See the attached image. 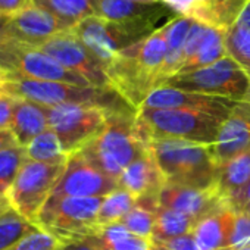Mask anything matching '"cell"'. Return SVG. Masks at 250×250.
Returning <instances> with one entry per match:
<instances>
[{
    "instance_id": "obj_25",
    "label": "cell",
    "mask_w": 250,
    "mask_h": 250,
    "mask_svg": "<svg viewBox=\"0 0 250 250\" xmlns=\"http://www.w3.org/2000/svg\"><path fill=\"white\" fill-rule=\"evenodd\" d=\"M227 56L225 50V30L209 27L203 42L200 43L196 53L181 66L178 74L191 72L205 66H209Z\"/></svg>"
},
{
    "instance_id": "obj_9",
    "label": "cell",
    "mask_w": 250,
    "mask_h": 250,
    "mask_svg": "<svg viewBox=\"0 0 250 250\" xmlns=\"http://www.w3.org/2000/svg\"><path fill=\"white\" fill-rule=\"evenodd\" d=\"M112 110L115 109L78 103L47 107L49 130L58 136L65 152L72 155L103 130Z\"/></svg>"
},
{
    "instance_id": "obj_43",
    "label": "cell",
    "mask_w": 250,
    "mask_h": 250,
    "mask_svg": "<svg viewBox=\"0 0 250 250\" xmlns=\"http://www.w3.org/2000/svg\"><path fill=\"white\" fill-rule=\"evenodd\" d=\"M20 146L14 133L11 130H0V152L8 150L11 147Z\"/></svg>"
},
{
    "instance_id": "obj_23",
    "label": "cell",
    "mask_w": 250,
    "mask_h": 250,
    "mask_svg": "<svg viewBox=\"0 0 250 250\" xmlns=\"http://www.w3.org/2000/svg\"><path fill=\"white\" fill-rule=\"evenodd\" d=\"M193 24L194 20L188 17H175L167 22V55L159 74L158 87L164 85L171 77L180 72L184 61V46Z\"/></svg>"
},
{
    "instance_id": "obj_35",
    "label": "cell",
    "mask_w": 250,
    "mask_h": 250,
    "mask_svg": "<svg viewBox=\"0 0 250 250\" xmlns=\"http://www.w3.org/2000/svg\"><path fill=\"white\" fill-rule=\"evenodd\" d=\"M63 246L65 244H62L56 237L37 228L18 241L11 250H62Z\"/></svg>"
},
{
    "instance_id": "obj_27",
    "label": "cell",
    "mask_w": 250,
    "mask_h": 250,
    "mask_svg": "<svg viewBox=\"0 0 250 250\" xmlns=\"http://www.w3.org/2000/svg\"><path fill=\"white\" fill-rule=\"evenodd\" d=\"M197 221L199 219L190 215L181 213L169 208L159 206L156 210V221H155L152 240L165 241V240L177 238L181 235L193 234V229Z\"/></svg>"
},
{
    "instance_id": "obj_4",
    "label": "cell",
    "mask_w": 250,
    "mask_h": 250,
    "mask_svg": "<svg viewBox=\"0 0 250 250\" xmlns=\"http://www.w3.org/2000/svg\"><path fill=\"white\" fill-rule=\"evenodd\" d=\"M103 197L50 196L36 219V225L56 237L62 244H71L102 232L99 210Z\"/></svg>"
},
{
    "instance_id": "obj_31",
    "label": "cell",
    "mask_w": 250,
    "mask_h": 250,
    "mask_svg": "<svg viewBox=\"0 0 250 250\" xmlns=\"http://www.w3.org/2000/svg\"><path fill=\"white\" fill-rule=\"evenodd\" d=\"M139 197L131 194L127 190L118 188L113 193L103 197L100 210H99V224L102 228L113 224H121L127 213L137 205Z\"/></svg>"
},
{
    "instance_id": "obj_10",
    "label": "cell",
    "mask_w": 250,
    "mask_h": 250,
    "mask_svg": "<svg viewBox=\"0 0 250 250\" xmlns=\"http://www.w3.org/2000/svg\"><path fill=\"white\" fill-rule=\"evenodd\" d=\"M65 167L66 164L25 161L8 191L12 209L36 224L39 213L53 194Z\"/></svg>"
},
{
    "instance_id": "obj_48",
    "label": "cell",
    "mask_w": 250,
    "mask_h": 250,
    "mask_svg": "<svg viewBox=\"0 0 250 250\" xmlns=\"http://www.w3.org/2000/svg\"><path fill=\"white\" fill-rule=\"evenodd\" d=\"M133 2H139V3H156L158 0H133Z\"/></svg>"
},
{
    "instance_id": "obj_16",
    "label": "cell",
    "mask_w": 250,
    "mask_h": 250,
    "mask_svg": "<svg viewBox=\"0 0 250 250\" xmlns=\"http://www.w3.org/2000/svg\"><path fill=\"white\" fill-rule=\"evenodd\" d=\"M212 149L219 168L250 150V102H237L228 118L222 122Z\"/></svg>"
},
{
    "instance_id": "obj_49",
    "label": "cell",
    "mask_w": 250,
    "mask_h": 250,
    "mask_svg": "<svg viewBox=\"0 0 250 250\" xmlns=\"http://www.w3.org/2000/svg\"><path fill=\"white\" fill-rule=\"evenodd\" d=\"M238 250H250V244H249V246H244V247H241V249H238Z\"/></svg>"
},
{
    "instance_id": "obj_29",
    "label": "cell",
    "mask_w": 250,
    "mask_h": 250,
    "mask_svg": "<svg viewBox=\"0 0 250 250\" xmlns=\"http://www.w3.org/2000/svg\"><path fill=\"white\" fill-rule=\"evenodd\" d=\"M25 156L27 161L40 164H66L69 158L61 140L52 130L42 133L25 146Z\"/></svg>"
},
{
    "instance_id": "obj_15",
    "label": "cell",
    "mask_w": 250,
    "mask_h": 250,
    "mask_svg": "<svg viewBox=\"0 0 250 250\" xmlns=\"http://www.w3.org/2000/svg\"><path fill=\"white\" fill-rule=\"evenodd\" d=\"M69 30L72 28L68 24L34 3L11 17L9 22L11 39L34 47H40L52 37Z\"/></svg>"
},
{
    "instance_id": "obj_8",
    "label": "cell",
    "mask_w": 250,
    "mask_h": 250,
    "mask_svg": "<svg viewBox=\"0 0 250 250\" xmlns=\"http://www.w3.org/2000/svg\"><path fill=\"white\" fill-rule=\"evenodd\" d=\"M164 85L234 102H250V77L228 56L209 66L177 74Z\"/></svg>"
},
{
    "instance_id": "obj_41",
    "label": "cell",
    "mask_w": 250,
    "mask_h": 250,
    "mask_svg": "<svg viewBox=\"0 0 250 250\" xmlns=\"http://www.w3.org/2000/svg\"><path fill=\"white\" fill-rule=\"evenodd\" d=\"M228 206H231L235 212L240 213H246L250 216V183L243 188V191L229 203H227Z\"/></svg>"
},
{
    "instance_id": "obj_2",
    "label": "cell",
    "mask_w": 250,
    "mask_h": 250,
    "mask_svg": "<svg viewBox=\"0 0 250 250\" xmlns=\"http://www.w3.org/2000/svg\"><path fill=\"white\" fill-rule=\"evenodd\" d=\"M131 107L115 109L109 113L103 130L78 150L90 164L118 181L130 164L149 149V137L136 119Z\"/></svg>"
},
{
    "instance_id": "obj_12",
    "label": "cell",
    "mask_w": 250,
    "mask_h": 250,
    "mask_svg": "<svg viewBox=\"0 0 250 250\" xmlns=\"http://www.w3.org/2000/svg\"><path fill=\"white\" fill-rule=\"evenodd\" d=\"M40 49L56 59L62 66L84 78L91 87L112 90L104 65L71 30L52 37L40 46Z\"/></svg>"
},
{
    "instance_id": "obj_46",
    "label": "cell",
    "mask_w": 250,
    "mask_h": 250,
    "mask_svg": "<svg viewBox=\"0 0 250 250\" xmlns=\"http://www.w3.org/2000/svg\"><path fill=\"white\" fill-rule=\"evenodd\" d=\"M11 209H12V206H11V202H9L8 194L3 193V191H0V215L9 212Z\"/></svg>"
},
{
    "instance_id": "obj_17",
    "label": "cell",
    "mask_w": 250,
    "mask_h": 250,
    "mask_svg": "<svg viewBox=\"0 0 250 250\" xmlns=\"http://www.w3.org/2000/svg\"><path fill=\"white\" fill-rule=\"evenodd\" d=\"M159 206L178 210L200 219L216 206L224 203L216 193V188H194L184 186L165 184L158 196Z\"/></svg>"
},
{
    "instance_id": "obj_37",
    "label": "cell",
    "mask_w": 250,
    "mask_h": 250,
    "mask_svg": "<svg viewBox=\"0 0 250 250\" xmlns=\"http://www.w3.org/2000/svg\"><path fill=\"white\" fill-rule=\"evenodd\" d=\"M153 247L155 250H200L193 234L181 235V237L165 240V241L153 240Z\"/></svg>"
},
{
    "instance_id": "obj_24",
    "label": "cell",
    "mask_w": 250,
    "mask_h": 250,
    "mask_svg": "<svg viewBox=\"0 0 250 250\" xmlns=\"http://www.w3.org/2000/svg\"><path fill=\"white\" fill-rule=\"evenodd\" d=\"M250 183V150L228 161L219 168V175L215 184L221 200L229 203Z\"/></svg>"
},
{
    "instance_id": "obj_33",
    "label": "cell",
    "mask_w": 250,
    "mask_h": 250,
    "mask_svg": "<svg viewBox=\"0 0 250 250\" xmlns=\"http://www.w3.org/2000/svg\"><path fill=\"white\" fill-rule=\"evenodd\" d=\"M225 50L243 71L250 77V31L240 24H234L225 31Z\"/></svg>"
},
{
    "instance_id": "obj_5",
    "label": "cell",
    "mask_w": 250,
    "mask_h": 250,
    "mask_svg": "<svg viewBox=\"0 0 250 250\" xmlns=\"http://www.w3.org/2000/svg\"><path fill=\"white\" fill-rule=\"evenodd\" d=\"M3 94L15 99H24L37 104L53 107L59 104H99L109 109L130 107L113 90L97 87H81L56 81L31 80L14 74H8Z\"/></svg>"
},
{
    "instance_id": "obj_1",
    "label": "cell",
    "mask_w": 250,
    "mask_h": 250,
    "mask_svg": "<svg viewBox=\"0 0 250 250\" xmlns=\"http://www.w3.org/2000/svg\"><path fill=\"white\" fill-rule=\"evenodd\" d=\"M167 22L149 37L116 53L106 65L112 90L134 110L158 87L167 55Z\"/></svg>"
},
{
    "instance_id": "obj_26",
    "label": "cell",
    "mask_w": 250,
    "mask_h": 250,
    "mask_svg": "<svg viewBox=\"0 0 250 250\" xmlns=\"http://www.w3.org/2000/svg\"><path fill=\"white\" fill-rule=\"evenodd\" d=\"M31 2L68 24L71 28L90 17H96V0H31Z\"/></svg>"
},
{
    "instance_id": "obj_38",
    "label": "cell",
    "mask_w": 250,
    "mask_h": 250,
    "mask_svg": "<svg viewBox=\"0 0 250 250\" xmlns=\"http://www.w3.org/2000/svg\"><path fill=\"white\" fill-rule=\"evenodd\" d=\"M17 99L8 94H0V130H11Z\"/></svg>"
},
{
    "instance_id": "obj_40",
    "label": "cell",
    "mask_w": 250,
    "mask_h": 250,
    "mask_svg": "<svg viewBox=\"0 0 250 250\" xmlns=\"http://www.w3.org/2000/svg\"><path fill=\"white\" fill-rule=\"evenodd\" d=\"M31 3V0H0V15L14 17Z\"/></svg>"
},
{
    "instance_id": "obj_11",
    "label": "cell",
    "mask_w": 250,
    "mask_h": 250,
    "mask_svg": "<svg viewBox=\"0 0 250 250\" xmlns=\"http://www.w3.org/2000/svg\"><path fill=\"white\" fill-rule=\"evenodd\" d=\"M0 68L6 74H14L31 80L66 83L81 87H91L84 78L62 66L40 47L9 40L0 46Z\"/></svg>"
},
{
    "instance_id": "obj_18",
    "label": "cell",
    "mask_w": 250,
    "mask_h": 250,
    "mask_svg": "<svg viewBox=\"0 0 250 250\" xmlns=\"http://www.w3.org/2000/svg\"><path fill=\"white\" fill-rule=\"evenodd\" d=\"M167 180L150 149L130 164L118 178L119 188L130 191L136 197L159 196Z\"/></svg>"
},
{
    "instance_id": "obj_36",
    "label": "cell",
    "mask_w": 250,
    "mask_h": 250,
    "mask_svg": "<svg viewBox=\"0 0 250 250\" xmlns=\"http://www.w3.org/2000/svg\"><path fill=\"white\" fill-rule=\"evenodd\" d=\"M250 244V216L235 212L234 227L231 234V250H238Z\"/></svg>"
},
{
    "instance_id": "obj_7",
    "label": "cell",
    "mask_w": 250,
    "mask_h": 250,
    "mask_svg": "<svg viewBox=\"0 0 250 250\" xmlns=\"http://www.w3.org/2000/svg\"><path fill=\"white\" fill-rule=\"evenodd\" d=\"M158 21H109L100 17H90L77 24L71 31L83 44L104 65L121 50L149 37L158 28Z\"/></svg>"
},
{
    "instance_id": "obj_30",
    "label": "cell",
    "mask_w": 250,
    "mask_h": 250,
    "mask_svg": "<svg viewBox=\"0 0 250 250\" xmlns=\"http://www.w3.org/2000/svg\"><path fill=\"white\" fill-rule=\"evenodd\" d=\"M106 250H155L153 240L140 237L122 224L107 225L99 234Z\"/></svg>"
},
{
    "instance_id": "obj_22",
    "label": "cell",
    "mask_w": 250,
    "mask_h": 250,
    "mask_svg": "<svg viewBox=\"0 0 250 250\" xmlns=\"http://www.w3.org/2000/svg\"><path fill=\"white\" fill-rule=\"evenodd\" d=\"M250 0H197L188 18L212 28L228 30L240 18Z\"/></svg>"
},
{
    "instance_id": "obj_32",
    "label": "cell",
    "mask_w": 250,
    "mask_h": 250,
    "mask_svg": "<svg viewBox=\"0 0 250 250\" xmlns=\"http://www.w3.org/2000/svg\"><path fill=\"white\" fill-rule=\"evenodd\" d=\"M37 228L34 222L11 209L0 216V250H11L18 241Z\"/></svg>"
},
{
    "instance_id": "obj_13",
    "label": "cell",
    "mask_w": 250,
    "mask_h": 250,
    "mask_svg": "<svg viewBox=\"0 0 250 250\" xmlns=\"http://www.w3.org/2000/svg\"><path fill=\"white\" fill-rule=\"evenodd\" d=\"M118 181L99 171L80 152L69 155L65 171L52 196L106 197L118 190Z\"/></svg>"
},
{
    "instance_id": "obj_3",
    "label": "cell",
    "mask_w": 250,
    "mask_h": 250,
    "mask_svg": "<svg viewBox=\"0 0 250 250\" xmlns=\"http://www.w3.org/2000/svg\"><path fill=\"white\" fill-rule=\"evenodd\" d=\"M152 150L167 184L212 188L219 175L212 145L180 139H150Z\"/></svg>"
},
{
    "instance_id": "obj_20",
    "label": "cell",
    "mask_w": 250,
    "mask_h": 250,
    "mask_svg": "<svg viewBox=\"0 0 250 250\" xmlns=\"http://www.w3.org/2000/svg\"><path fill=\"white\" fill-rule=\"evenodd\" d=\"M96 17L109 21L152 20L159 22L164 18L172 20L178 15L161 2L139 3L133 0H96Z\"/></svg>"
},
{
    "instance_id": "obj_50",
    "label": "cell",
    "mask_w": 250,
    "mask_h": 250,
    "mask_svg": "<svg viewBox=\"0 0 250 250\" xmlns=\"http://www.w3.org/2000/svg\"><path fill=\"white\" fill-rule=\"evenodd\" d=\"M0 216H2V215H0Z\"/></svg>"
},
{
    "instance_id": "obj_21",
    "label": "cell",
    "mask_w": 250,
    "mask_h": 250,
    "mask_svg": "<svg viewBox=\"0 0 250 250\" xmlns=\"http://www.w3.org/2000/svg\"><path fill=\"white\" fill-rule=\"evenodd\" d=\"M49 130V119H47V107L37 104L30 100L17 99L12 127L20 146H28L37 136Z\"/></svg>"
},
{
    "instance_id": "obj_39",
    "label": "cell",
    "mask_w": 250,
    "mask_h": 250,
    "mask_svg": "<svg viewBox=\"0 0 250 250\" xmlns=\"http://www.w3.org/2000/svg\"><path fill=\"white\" fill-rule=\"evenodd\" d=\"M158 2L168 6L178 17H188L197 0H158Z\"/></svg>"
},
{
    "instance_id": "obj_47",
    "label": "cell",
    "mask_w": 250,
    "mask_h": 250,
    "mask_svg": "<svg viewBox=\"0 0 250 250\" xmlns=\"http://www.w3.org/2000/svg\"><path fill=\"white\" fill-rule=\"evenodd\" d=\"M6 77H8V74H6L2 68H0V94L3 93V85H5Z\"/></svg>"
},
{
    "instance_id": "obj_42",
    "label": "cell",
    "mask_w": 250,
    "mask_h": 250,
    "mask_svg": "<svg viewBox=\"0 0 250 250\" xmlns=\"http://www.w3.org/2000/svg\"><path fill=\"white\" fill-rule=\"evenodd\" d=\"M62 250H106V249H104L102 240L99 238V235H93L85 240L66 244V246H63Z\"/></svg>"
},
{
    "instance_id": "obj_28",
    "label": "cell",
    "mask_w": 250,
    "mask_h": 250,
    "mask_svg": "<svg viewBox=\"0 0 250 250\" xmlns=\"http://www.w3.org/2000/svg\"><path fill=\"white\" fill-rule=\"evenodd\" d=\"M158 208H159L158 196L139 197L137 205L127 213V216L121 221V224L140 237L152 238Z\"/></svg>"
},
{
    "instance_id": "obj_45",
    "label": "cell",
    "mask_w": 250,
    "mask_h": 250,
    "mask_svg": "<svg viewBox=\"0 0 250 250\" xmlns=\"http://www.w3.org/2000/svg\"><path fill=\"white\" fill-rule=\"evenodd\" d=\"M237 24L243 25L244 28H247L250 31V3L244 8V11L241 12L240 18L237 20Z\"/></svg>"
},
{
    "instance_id": "obj_6",
    "label": "cell",
    "mask_w": 250,
    "mask_h": 250,
    "mask_svg": "<svg viewBox=\"0 0 250 250\" xmlns=\"http://www.w3.org/2000/svg\"><path fill=\"white\" fill-rule=\"evenodd\" d=\"M137 124L150 139H180L213 145L224 118L186 109H139Z\"/></svg>"
},
{
    "instance_id": "obj_19",
    "label": "cell",
    "mask_w": 250,
    "mask_h": 250,
    "mask_svg": "<svg viewBox=\"0 0 250 250\" xmlns=\"http://www.w3.org/2000/svg\"><path fill=\"white\" fill-rule=\"evenodd\" d=\"M234 218L235 210L225 202L202 216L193 229L200 250H231Z\"/></svg>"
},
{
    "instance_id": "obj_44",
    "label": "cell",
    "mask_w": 250,
    "mask_h": 250,
    "mask_svg": "<svg viewBox=\"0 0 250 250\" xmlns=\"http://www.w3.org/2000/svg\"><path fill=\"white\" fill-rule=\"evenodd\" d=\"M9 22H11V17L0 15V46L5 44L9 40H12L11 31H9Z\"/></svg>"
},
{
    "instance_id": "obj_14",
    "label": "cell",
    "mask_w": 250,
    "mask_h": 250,
    "mask_svg": "<svg viewBox=\"0 0 250 250\" xmlns=\"http://www.w3.org/2000/svg\"><path fill=\"white\" fill-rule=\"evenodd\" d=\"M237 102L161 85L150 91L140 109H186L210 113L227 119Z\"/></svg>"
},
{
    "instance_id": "obj_34",
    "label": "cell",
    "mask_w": 250,
    "mask_h": 250,
    "mask_svg": "<svg viewBox=\"0 0 250 250\" xmlns=\"http://www.w3.org/2000/svg\"><path fill=\"white\" fill-rule=\"evenodd\" d=\"M25 161V147L22 146H15L0 152V191L8 194Z\"/></svg>"
}]
</instances>
